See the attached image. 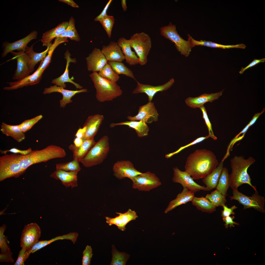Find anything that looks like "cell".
<instances>
[{
    "mask_svg": "<svg viewBox=\"0 0 265 265\" xmlns=\"http://www.w3.org/2000/svg\"><path fill=\"white\" fill-rule=\"evenodd\" d=\"M219 163L214 154L206 149H197L187 158L185 171L194 180L203 179L211 173Z\"/></svg>",
    "mask_w": 265,
    "mask_h": 265,
    "instance_id": "obj_1",
    "label": "cell"
},
{
    "mask_svg": "<svg viewBox=\"0 0 265 265\" xmlns=\"http://www.w3.org/2000/svg\"><path fill=\"white\" fill-rule=\"evenodd\" d=\"M256 161L252 157H250L245 159L242 155L235 156L230 160L232 169L229 175V186L232 189H237L243 184H247L251 186L255 191L256 187L251 184V179L247 172L249 167L253 164Z\"/></svg>",
    "mask_w": 265,
    "mask_h": 265,
    "instance_id": "obj_2",
    "label": "cell"
},
{
    "mask_svg": "<svg viewBox=\"0 0 265 265\" xmlns=\"http://www.w3.org/2000/svg\"><path fill=\"white\" fill-rule=\"evenodd\" d=\"M66 152L64 149L54 145H51L40 150H33L30 154L25 155H19V164L24 169L26 170L30 166L56 158L64 157Z\"/></svg>",
    "mask_w": 265,
    "mask_h": 265,
    "instance_id": "obj_3",
    "label": "cell"
},
{
    "mask_svg": "<svg viewBox=\"0 0 265 265\" xmlns=\"http://www.w3.org/2000/svg\"><path fill=\"white\" fill-rule=\"evenodd\" d=\"M96 90V97L101 102L112 101L120 96L122 91L116 82L106 79L97 72L89 75Z\"/></svg>",
    "mask_w": 265,
    "mask_h": 265,
    "instance_id": "obj_4",
    "label": "cell"
},
{
    "mask_svg": "<svg viewBox=\"0 0 265 265\" xmlns=\"http://www.w3.org/2000/svg\"><path fill=\"white\" fill-rule=\"evenodd\" d=\"M109 150V138L105 135L96 142L80 162L87 168L100 164L106 159Z\"/></svg>",
    "mask_w": 265,
    "mask_h": 265,
    "instance_id": "obj_5",
    "label": "cell"
},
{
    "mask_svg": "<svg viewBox=\"0 0 265 265\" xmlns=\"http://www.w3.org/2000/svg\"><path fill=\"white\" fill-rule=\"evenodd\" d=\"M19 155L6 154L0 157V181L11 177L17 178L26 171L19 164Z\"/></svg>",
    "mask_w": 265,
    "mask_h": 265,
    "instance_id": "obj_6",
    "label": "cell"
},
{
    "mask_svg": "<svg viewBox=\"0 0 265 265\" xmlns=\"http://www.w3.org/2000/svg\"><path fill=\"white\" fill-rule=\"evenodd\" d=\"M128 40L131 47L134 49L138 58L139 64L141 66L146 64L151 47L150 36L144 32L136 33Z\"/></svg>",
    "mask_w": 265,
    "mask_h": 265,
    "instance_id": "obj_7",
    "label": "cell"
},
{
    "mask_svg": "<svg viewBox=\"0 0 265 265\" xmlns=\"http://www.w3.org/2000/svg\"><path fill=\"white\" fill-rule=\"evenodd\" d=\"M160 32L161 36L174 43L177 50L181 54L186 57L189 56L193 47L190 41L188 39L186 41L180 37L175 25L170 22L168 25L161 27Z\"/></svg>",
    "mask_w": 265,
    "mask_h": 265,
    "instance_id": "obj_8",
    "label": "cell"
},
{
    "mask_svg": "<svg viewBox=\"0 0 265 265\" xmlns=\"http://www.w3.org/2000/svg\"><path fill=\"white\" fill-rule=\"evenodd\" d=\"M233 196H229L231 200H235L243 206V209L253 208L256 210L264 212L265 199L259 195L257 190L251 197H248L238 191L237 189H233Z\"/></svg>",
    "mask_w": 265,
    "mask_h": 265,
    "instance_id": "obj_9",
    "label": "cell"
},
{
    "mask_svg": "<svg viewBox=\"0 0 265 265\" xmlns=\"http://www.w3.org/2000/svg\"><path fill=\"white\" fill-rule=\"evenodd\" d=\"M133 182L132 187L141 191H149L160 186L161 183L154 173L148 171L130 179Z\"/></svg>",
    "mask_w": 265,
    "mask_h": 265,
    "instance_id": "obj_10",
    "label": "cell"
},
{
    "mask_svg": "<svg viewBox=\"0 0 265 265\" xmlns=\"http://www.w3.org/2000/svg\"><path fill=\"white\" fill-rule=\"evenodd\" d=\"M41 236V229L36 223L26 225L22 231L20 240V246L26 251L30 250L38 242Z\"/></svg>",
    "mask_w": 265,
    "mask_h": 265,
    "instance_id": "obj_11",
    "label": "cell"
},
{
    "mask_svg": "<svg viewBox=\"0 0 265 265\" xmlns=\"http://www.w3.org/2000/svg\"><path fill=\"white\" fill-rule=\"evenodd\" d=\"M173 175L172 181L180 184L183 188H186L195 193L200 190L207 191L204 186L196 183L190 175L186 171L180 170L177 167L173 168Z\"/></svg>",
    "mask_w": 265,
    "mask_h": 265,
    "instance_id": "obj_12",
    "label": "cell"
},
{
    "mask_svg": "<svg viewBox=\"0 0 265 265\" xmlns=\"http://www.w3.org/2000/svg\"><path fill=\"white\" fill-rule=\"evenodd\" d=\"M113 170L114 175L119 179L126 177L130 179L142 173L136 170L129 160L117 161L114 164Z\"/></svg>",
    "mask_w": 265,
    "mask_h": 265,
    "instance_id": "obj_13",
    "label": "cell"
},
{
    "mask_svg": "<svg viewBox=\"0 0 265 265\" xmlns=\"http://www.w3.org/2000/svg\"><path fill=\"white\" fill-rule=\"evenodd\" d=\"M159 115L153 103L149 102L147 104L140 106L138 113L133 117L129 116L128 119L130 120L144 121L146 123H151L158 120Z\"/></svg>",
    "mask_w": 265,
    "mask_h": 265,
    "instance_id": "obj_14",
    "label": "cell"
},
{
    "mask_svg": "<svg viewBox=\"0 0 265 265\" xmlns=\"http://www.w3.org/2000/svg\"><path fill=\"white\" fill-rule=\"evenodd\" d=\"M37 32L34 30L24 38L15 42L3 43L2 57H5L8 53L15 50L25 52L27 44L32 40L37 39Z\"/></svg>",
    "mask_w": 265,
    "mask_h": 265,
    "instance_id": "obj_15",
    "label": "cell"
},
{
    "mask_svg": "<svg viewBox=\"0 0 265 265\" xmlns=\"http://www.w3.org/2000/svg\"><path fill=\"white\" fill-rule=\"evenodd\" d=\"M13 56L11 60L16 59L17 67L13 79L18 80L29 75L31 73L28 65V59L25 52L13 51L11 53Z\"/></svg>",
    "mask_w": 265,
    "mask_h": 265,
    "instance_id": "obj_16",
    "label": "cell"
},
{
    "mask_svg": "<svg viewBox=\"0 0 265 265\" xmlns=\"http://www.w3.org/2000/svg\"><path fill=\"white\" fill-rule=\"evenodd\" d=\"M136 87L133 90L132 93L138 94L144 93L148 96V101L151 102L154 95L158 92L167 90L174 83L173 78L171 79L165 84L161 85L153 86L150 85L143 84L137 81Z\"/></svg>",
    "mask_w": 265,
    "mask_h": 265,
    "instance_id": "obj_17",
    "label": "cell"
},
{
    "mask_svg": "<svg viewBox=\"0 0 265 265\" xmlns=\"http://www.w3.org/2000/svg\"><path fill=\"white\" fill-rule=\"evenodd\" d=\"M86 59L88 70L93 72H99L108 62L101 50L96 48L93 49Z\"/></svg>",
    "mask_w": 265,
    "mask_h": 265,
    "instance_id": "obj_18",
    "label": "cell"
},
{
    "mask_svg": "<svg viewBox=\"0 0 265 265\" xmlns=\"http://www.w3.org/2000/svg\"><path fill=\"white\" fill-rule=\"evenodd\" d=\"M43 72L38 67L32 74L24 77L16 81L7 83L9 86L3 88L4 90H11L22 88L24 86L32 85L39 83L41 79Z\"/></svg>",
    "mask_w": 265,
    "mask_h": 265,
    "instance_id": "obj_19",
    "label": "cell"
},
{
    "mask_svg": "<svg viewBox=\"0 0 265 265\" xmlns=\"http://www.w3.org/2000/svg\"><path fill=\"white\" fill-rule=\"evenodd\" d=\"M119 215L114 218L105 217L106 222L110 226L115 225L119 230L124 231L126 229V226L130 221L136 220L138 217L134 211L129 209L126 212L122 213L116 212Z\"/></svg>",
    "mask_w": 265,
    "mask_h": 265,
    "instance_id": "obj_20",
    "label": "cell"
},
{
    "mask_svg": "<svg viewBox=\"0 0 265 265\" xmlns=\"http://www.w3.org/2000/svg\"><path fill=\"white\" fill-rule=\"evenodd\" d=\"M104 119L103 115L99 114L89 116L83 126L86 128L83 139H94Z\"/></svg>",
    "mask_w": 265,
    "mask_h": 265,
    "instance_id": "obj_21",
    "label": "cell"
},
{
    "mask_svg": "<svg viewBox=\"0 0 265 265\" xmlns=\"http://www.w3.org/2000/svg\"><path fill=\"white\" fill-rule=\"evenodd\" d=\"M87 89H86L76 91L68 90L55 85L53 86H51L49 88H45L43 92V93L46 94L55 92L61 93L63 95V98L60 101V106L61 107L64 108L67 104L72 102V101L71 99L76 94L87 92Z\"/></svg>",
    "mask_w": 265,
    "mask_h": 265,
    "instance_id": "obj_22",
    "label": "cell"
},
{
    "mask_svg": "<svg viewBox=\"0 0 265 265\" xmlns=\"http://www.w3.org/2000/svg\"><path fill=\"white\" fill-rule=\"evenodd\" d=\"M101 51L108 62H122L125 59L121 48L117 42L110 41L107 45L103 46Z\"/></svg>",
    "mask_w": 265,
    "mask_h": 265,
    "instance_id": "obj_23",
    "label": "cell"
},
{
    "mask_svg": "<svg viewBox=\"0 0 265 265\" xmlns=\"http://www.w3.org/2000/svg\"><path fill=\"white\" fill-rule=\"evenodd\" d=\"M224 90L214 93H205L196 97H188L185 99V103L187 106L192 108H199L207 102H212L218 99L222 95Z\"/></svg>",
    "mask_w": 265,
    "mask_h": 265,
    "instance_id": "obj_24",
    "label": "cell"
},
{
    "mask_svg": "<svg viewBox=\"0 0 265 265\" xmlns=\"http://www.w3.org/2000/svg\"><path fill=\"white\" fill-rule=\"evenodd\" d=\"M78 172H67L56 170L50 175V176L60 180L66 187L71 186L72 188L78 186L77 175Z\"/></svg>",
    "mask_w": 265,
    "mask_h": 265,
    "instance_id": "obj_25",
    "label": "cell"
},
{
    "mask_svg": "<svg viewBox=\"0 0 265 265\" xmlns=\"http://www.w3.org/2000/svg\"><path fill=\"white\" fill-rule=\"evenodd\" d=\"M65 58L66 61V65L65 70L64 73L58 78L53 80L52 83L55 84L58 86L65 88L66 87L65 82H69L74 85L77 88L81 89L82 87L73 81L71 79H70L69 76L68 67L69 64L70 62L76 63V60L75 58H71V55L68 50L65 53Z\"/></svg>",
    "mask_w": 265,
    "mask_h": 265,
    "instance_id": "obj_26",
    "label": "cell"
},
{
    "mask_svg": "<svg viewBox=\"0 0 265 265\" xmlns=\"http://www.w3.org/2000/svg\"><path fill=\"white\" fill-rule=\"evenodd\" d=\"M96 142L94 139H85L80 146L77 147L74 144H71L68 148L73 152V159L80 162Z\"/></svg>",
    "mask_w": 265,
    "mask_h": 265,
    "instance_id": "obj_27",
    "label": "cell"
},
{
    "mask_svg": "<svg viewBox=\"0 0 265 265\" xmlns=\"http://www.w3.org/2000/svg\"><path fill=\"white\" fill-rule=\"evenodd\" d=\"M117 43L121 48L127 63L131 66L139 64L138 58L132 50L128 40L121 37L118 39Z\"/></svg>",
    "mask_w": 265,
    "mask_h": 265,
    "instance_id": "obj_28",
    "label": "cell"
},
{
    "mask_svg": "<svg viewBox=\"0 0 265 265\" xmlns=\"http://www.w3.org/2000/svg\"><path fill=\"white\" fill-rule=\"evenodd\" d=\"M194 195V193L186 188H183L182 191L177 195L176 198L170 202L164 213H167L179 206L191 201Z\"/></svg>",
    "mask_w": 265,
    "mask_h": 265,
    "instance_id": "obj_29",
    "label": "cell"
},
{
    "mask_svg": "<svg viewBox=\"0 0 265 265\" xmlns=\"http://www.w3.org/2000/svg\"><path fill=\"white\" fill-rule=\"evenodd\" d=\"M68 24V22H63L59 24L55 27L43 33L40 41L43 46L47 47L51 44V41L61 35L65 31Z\"/></svg>",
    "mask_w": 265,
    "mask_h": 265,
    "instance_id": "obj_30",
    "label": "cell"
},
{
    "mask_svg": "<svg viewBox=\"0 0 265 265\" xmlns=\"http://www.w3.org/2000/svg\"><path fill=\"white\" fill-rule=\"evenodd\" d=\"M126 125L132 128L135 131L139 137H142L148 135L149 128L145 122L143 120L139 121L130 120L129 121L121 122L118 123H112L110 125L112 128L118 125Z\"/></svg>",
    "mask_w": 265,
    "mask_h": 265,
    "instance_id": "obj_31",
    "label": "cell"
},
{
    "mask_svg": "<svg viewBox=\"0 0 265 265\" xmlns=\"http://www.w3.org/2000/svg\"><path fill=\"white\" fill-rule=\"evenodd\" d=\"M51 45L47 47L45 50L40 53L34 51V44L30 47L27 46L25 52L28 58V66L31 73L34 71V67L37 64L43 60L48 53Z\"/></svg>",
    "mask_w": 265,
    "mask_h": 265,
    "instance_id": "obj_32",
    "label": "cell"
},
{
    "mask_svg": "<svg viewBox=\"0 0 265 265\" xmlns=\"http://www.w3.org/2000/svg\"><path fill=\"white\" fill-rule=\"evenodd\" d=\"M223 168L224 161L221 160L214 170L203 178L202 181L206 186L207 191L216 188Z\"/></svg>",
    "mask_w": 265,
    "mask_h": 265,
    "instance_id": "obj_33",
    "label": "cell"
},
{
    "mask_svg": "<svg viewBox=\"0 0 265 265\" xmlns=\"http://www.w3.org/2000/svg\"><path fill=\"white\" fill-rule=\"evenodd\" d=\"M0 130L3 134L7 136L12 137L19 143L22 141L25 138L24 133L22 132L19 125H11L2 122Z\"/></svg>",
    "mask_w": 265,
    "mask_h": 265,
    "instance_id": "obj_34",
    "label": "cell"
},
{
    "mask_svg": "<svg viewBox=\"0 0 265 265\" xmlns=\"http://www.w3.org/2000/svg\"><path fill=\"white\" fill-rule=\"evenodd\" d=\"M188 38L190 40L191 45L193 47L196 46L200 45L213 48H219L223 49H229L232 48H239L245 49L246 46L243 44H240L235 45H224L218 44L209 41L200 40H196L193 38L188 34Z\"/></svg>",
    "mask_w": 265,
    "mask_h": 265,
    "instance_id": "obj_35",
    "label": "cell"
},
{
    "mask_svg": "<svg viewBox=\"0 0 265 265\" xmlns=\"http://www.w3.org/2000/svg\"><path fill=\"white\" fill-rule=\"evenodd\" d=\"M68 41L66 38L60 37L56 38L53 43L50 45L47 55L40 65L39 67V69L43 72L51 63L52 54L55 49L60 44Z\"/></svg>",
    "mask_w": 265,
    "mask_h": 265,
    "instance_id": "obj_36",
    "label": "cell"
},
{
    "mask_svg": "<svg viewBox=\"0 0 265 265\" xmlns=\"http://www.w3.org/2000/svg\"><path fill=\"white\" fill-rule=\"evenodd\" d=\"M191 202L193 205L202 212L211 213L216 210V207L205 197H197L194 196Z\"/></svg>",
    "mask_w": 265,
    "mask_h": 265,
    "instance_id": "obj_37",
    "label": "cell"
},
{
    "mask_svg": "<svg viewBox=\"0 0 265 265\" xmlns=\"http://www.w3.org/2000/svg\"><path fill=\"white\" fill-rule=\"evenodd\" d=\"M229 184V174L228 169L224 167L216 187V189L226 197Z\"/></svg>",
    "mask_w": 265,
    "mask_h": 265,
    "instance_id": "obj_38",
    "label": "cell"
},
{
    "mask_svg": "<svg viewBox=\"0 0 265 265\" xmlns=\"http://www.w3.org/2000/svg\"><path fill=\"white\" fill-rule=\"evenodd\" d=\"M112 258L110 265H126L130 258V255L125 252H119L113 244L112 245Z\"/></svg>",
    "mask_w": 265,
    "mask_h": 265,
    "instance_id": "obj_39",
    "label": "cell"
},
{
    "mask_svg": "<svg viewBox=\"0 0 265 265\" xmlns=\"http://www.w3.org/2000/svg\"><path fill=\"white\" fill-rule=\"evenodd\" d=\"M58 37L69 38L71 40L77 41H80V36L75 27V19L72 16L70 18L65 31Z\"/></svg>",
    "mask_w": 265,
    "mask_h": 265,
    "instance_id": "obj_40",
    "label": "cell"
},
{
    "mask_svg": "<svg viewBox=\"0 0 265 265\" xmlns=\"http://www.w3.org/2000/svg\"><path fill=\"white\" fill-rule=\"evenodd\" d=\"M107 63L118 75H124L136 80L132 71L122 62L109 61Z\"/></svg>",
    "mask_w": 265,
    "mask_h": 265,
    "instance_id": "obj_41",
    "label": "cell"
},
{
    "mask_svg": "<svg viewBox=\"0 0 265 265\" xmlns=\"http://www.w3.org/2000/svg\"><path fill=\"white\" fill-rule=\"evenodd\" d=\"M205 197L210 200L216 207L222 206L227 201L225 196L222 195L217 189L207 194Z\"/></svg>",
    "mask_w": 265,
    "mask_h": 265,
    "instance_id": "obj_42",
    "label": "cell"
},
{
    "mask_svg": "<svg viewBox=\"0 0 265 265\" xmlns=\"http://www.w3.org/2000/svg\"><path fill=\"white\" fill-rule=\"evenodd\" d=\"M98 73L102 77L113 82H116L119 78V75L108 63Z\"/></svg>",
    "mask_w": 265,
    "mask_h": 265,
    "instance_id": "obj_43",
    "label": "cell"
},
{
    "mask_svg": "<svg viewBox=\"0 0 265 265\" xmlns=\"http://www.w3.org/2000/svg\"><path fill=\"white\" fill-rule=\"evenodd\" d=\"M79 162L73 159L71 161L56 164V170H60L67 172H79L81 169Z\"/></svg>",
    "mask_w": 265,
    "mask_h": 265,
    "instance_id": "obj_44",
    "label": "cell"
},
{
    "mask_svg": "<svg viewBox=\"0 0 265 265\" xmlns=\"http://www.w3.org/2000/svg\"><path fill=\"white\" fill-rule=\"evenodd\" d=\"M115 20L113 16L107 15L99 21L109 38L111 37L112 30Z\"/></svg>",
    "mask_w": 265,
    "mask_h": 265,
    "instance_id": "obj_45",
    "label": "cell"
},
{
    "mask_svg": "<svg viewBox=\"0 0 265 265\" xmlns=\"http://www.w3.org/2000/svg\"><path fill=\"white\" fill-rule=\"evenodd\" d=\"M42 117V115H38L31 119L25 120L19 125L22 132L25 133L30 130Z\"/></svg>",
    "mask_w": 265,
    "mask_h": 265,
    "instance_id": "obj_46",
    "label": "cell"
},
{
    "mask_svg": "<svg viewBox=\"0 0 265 265\" xmlns=\"http://www.w3.org/2000/svg\"><path fill=\"white\" fill-rule=\"evenodd\" d=\"M202 112V117L208 128L209 137H211L215 140L217 139V137L214 135L212 127V125L209 119L206 111L204 105L199 108Z\"/></svg>",
    "mask_w": 265,
    "mask_h": 265,
    "instance_id": "obj_47",
    "label": "cell"
},
{
    "mask_svg": "<svg viewBox=\"0 0 265 265\" xmlns=\"http://www.w3.org/2000/svg\"><path fill=\"white\" fill-rule=\"evenodd\" d=\"M6 228V225H3L0 228V248L2 253H5L10 250L6 243L5 237L4 235Z\"/></svg>",
    "mask_w": 265,
    "mask_h": 265,
    "instance_id": "obj_48",
    "label": "cell"
},
{
    "mask_svg": "<svg viewBox=\"0 0 265 265\" xmlns=\"http://www.w3.org/2000/svg\"><path fill=\"white\" fill-rule=\"evenodd\" d=\"M93 255L92 248L91 246L87 245L83 252L82 265H90Z\"/></svg>",
    "mask_w": 265,
    "mask_h": 265,
    "instance_id": "obj_49",
    "label": "cell"
},
{
    "mask_svg": "<svg viewBox=\"0 0 265 265\" xmlns=\"http://www.w3.org/2000/svg\"><path fill=\"white\" fill-rule=\"evenodd\" d=\"M209 138V137L208 135H207L204 137H201L198 138L194 141L191 142V143L188 144L184 146L181 147L180 148H179L177 151L173 152L172 153H169L166 155V157L167 158H169L171 157L172 156L174 155L175 154H177L179 153L182 150L184 149H185L188 147H189L190 146L195 145L199 143L202 142L204 140L207 139Z\"/></svg>",
    "mask_w": 265,
    "mask_h": 265,
    "instance_id": "obj_50",
    "label": "cell"
},
{
    "mask_svg": "<svg viewBox=\"0 0 265 265\" xmlns=\"http://www.w3.org/2000/svg\"><path fill=\"white\" fill-rule=\"evenodd\" d=\"M32 150L31 148L30 147L27 150H22L17 148H13L9 150H0V152L1 154L4 155L6 154L8 152H10L14 153H19L22 155H28L31 152Z\"/></svg>",
    "mask_w": 265,
    "mask_h": 265,
    "instance_id": "obj_51",
    "label": "cell"
},
{
    "mask_svg": "<svg viewBox=\"0 0 265 265\" xmlns=\"http://www.w3.org/2000/svg\"><path fill=\"white\" fill-rule=\"evenodd\" d=\"M222 207L223 209L221 213V216L222 218L229 216L231 215L234 214L235 213L233 211L237 208V207L235 205L232 206L230 208H228L227 206L225 205H223Z\"/></svg>",
    "mask_w": 265,
    "mask_h": 265,
    "instance_id": "obj_52",
    "label": "cell"
},
{
    "mask_svg": "<svg viewBox=\"0 0 265 265\" xmlns=\"http://www.w3.org/2000/svg\"><path fill=\"white\" fill-rule=\"evenodd\" d=\"M234 218V216H229L223 217V221L225 223V225L226 228H227L229 226L230 227H234L235 226L234 225H238V223L233 221V220Z\"/></svg>",
    "mask_w": 265,
    "mask_h": 265,
    "instance_id": "obj_53",
    "label": "cell"
},
{
    "mask_svg": "<svg viewBox=\"0 0 265 265\" xmlns=\"http://www.w3.org/2000/svg\"><path fill=\"white\" fill-rule=\"evenodd\" d=\"M12 253L10 250L5 253H1L0 255V262H10L13 263L14 261L12 257Z\"/></svg>",
    "mask_w": 265,
    "mask_h": 265,
    "instance_id": "obj_54",
    "label": "cell"
},
{
    "mask_svg": "<svg viewBox=\"0 0 265 265\" xmlns=\"http://www.w3.org/2000/svg\"><path fill=\"white\" fill-rule=\"evenodd\" d=\"M265 62V59L263 58L260 59H255L247 66L245 67H242L239 72V73L242 74L247 69L252 67L257 64L260 63H264Z\"/></svg>",
    "mask_w": 265,
    "mask_h": 265,
    "instance_id": "obj_55",
    "label": "cell"
},
{
    "mask_svg": "<svg viewBox=\"0 0 265 265\" xmlns=\"http://www.w3.org/2000/svg\"><path fill=\"white\" fill-rule=\"evenodd\" d=\"M112 1V0H109L108 1L102 12L98 15L94 19L95 21L99 22L107 15L106 13L107 10Z\"/></svg>",
    "mask_w": 265,
    "mask_h": 265,
    "instance_id": "obj_56",
    "label": "cell"
},
{
    "mask_svg": "<svg viewBox=\"0 0 265 265\" xmlns=\"http://www.w3.org/2000/svg\"><path fill=\"white\" fill-rule=\"evenodd\" d=\"M26 251L25 250L22 248L20 251L17 259L14 265H24V262L26 260L24 255V253Z\"/></svg>",
    "mask_w": 265,
    "mask_h": 265,
    "instance_id": "obj_57",
    "label": "cell"
},
{
    "mask_svg": "<svg viewBox=\"0 0 265 265\" xmlns=\"http://www.w3.org/2000/svg\"><path fill=\"white\" fill-rule=\"evenodd\" d=\"M86 131V128L85 127L83 126L82 128H80L78 130L75 136L77 137L83 139Z\"/></svg>",
    "mask_w": 265,
    "mask_h": 265,
    "instance_id": "obj_58",
    "label": "cell"
},
{
    "mask_svg": "<svg viewBox=\"0 0 265 265\" xmlns=\"http://www.w3.org/2000/svg\"><path fill=\"white\" fill-rule=\"evenodd\" d=\"M265 111V108H263L262 111L260 113H255L253 117L249 123L250 126H251L253 124L256 120Z\"/></svg>",
    "mask_w": 265,
    "mask_h": 265,
    "instance_id": "obj_59",
    "label": "cell"
},
{
    "mask_svg": "<svg viewBox=\"0 0 265 265\" xmlns=\"http://www.w3.org/2000/svg\"><path fill=\"white\" fill-rule=\"evenodd\" d=\"M46 241V240H41L40 241H39L34 245L30 250L27 251L30 254L32 253V252L37 249L38 247L45 242Z\"/></svg>",
    "mask_w": 265,
    "mask_h": 265,
    "instance_id": "obj_60",
    "label": "cell"
},
{
    "mask_svg": "<svg viewBox=\"0 0 265 265\" xmlns=\"http://www.w3.org/2000/svg\"><path fill=\"white\" fill-rule=\"evenodd\" d=\"M59 1L66 3L73 7H79V6L72 0H59Z\"/></svg>",
    "mask_w": 265,
    "mask_h": 265,
    "instance_id": "obj_61",
    "label": "cell"
},
{
    "mask_svg": "<svg viewBox=\"0 0 265 265\" xmlns=\"http://www.w3.org/2000/svg\"><path fill=\"white\" fill-rule=\"evenodd\" d=\"M83 141L84 139L82 138L76 137L73 141L74 144L76 146L79 147L82 144Z\"/></svg>",
    "mask_w": 265,
    "mask_h": 265,
    "instance_id": "obj_62",
    "label": "cell"
},
{
    "mask_svg": "<svg viewBox=\"0 0 265 265\" xmlns=\"http://www.w3.org/2000/svg\"><path fill=\"white\" fill-rule=\"evenodd\" d=\"M121 4L123 11H126L127 9L126 0H121Z\"/></svg>",
    "mask_w": 265,
    "mask_h": 265,
    "instance_id": "obj_63",
    "label": "cell"
}]
</instances>
